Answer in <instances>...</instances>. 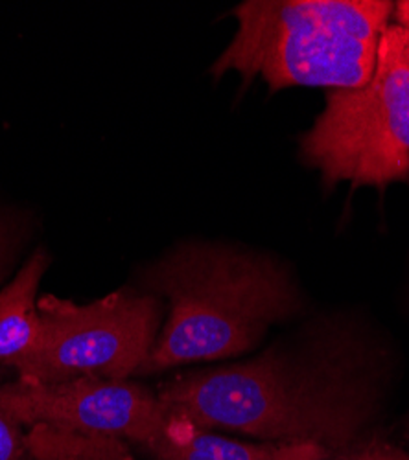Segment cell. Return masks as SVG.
I'll use <instances>...</instances> for the list:
<instances>
[{"label": "cell", "instance_id": "1", "mask_svg": "<svg viewBox=\"0 0 409 460\" xmlns=\"http://www.w3.org/2000/svg\"><path fill=\"white\" fill-rule=\"evenodd\" d=\"M168 414L258 442L347 447L367 424V383L343 356L273 347L249 361L182 374L157 393Z\"/></svg>", "mask_w": 409, "mask_h": 460}, {"label": "cell", "instance_id": "2", "mask_svg": "<svg viewBox=\"0 0 409 460\" xmlns=\"http://www.w3.org/2000/svg\"><path fill=\"white\" fill-rule=\"evenodd\" d=\"M138 284L168 304L138 376L247 354L303 304L289 271L275 258L212 242L175 245L144 267Z\"/></svg>", "mask_w": 409, "mask_h": 460}, {"label": "cell", "instance_id": "3", "mask_svg": "<svg viewBox=\"0 0 409 460\" xmlns=\"http://www.w3.org/2000/svg\"><path fill=\"white\" fill-rule=\"evenodd\" d=\"M387 0H247L235 8L236 31L214 61L216 80L240 74L270 93L289 87L360 89L373 78L389 26Z\"/></svg>", "mask_w": 409, "mask_h": 460}, {"label": "cell", "instance_id": "4", "mask_svg": "<svg viewBox=\"0 0 409 460\" xmlns=\"http://www.w3.org/2000/svg\"><path fill=\"white\" fill-rule=\"evenodd\" d=\"M301 157L328 186L384 191L409 181V30L386 28L367 85L326 93Z\"/></svg>", "mask_w": 409, "mask_h": 460}, {"label": "cell", "instance_id": "5", "mask_svg": "<svg viewBox=\"0 0 409 460\" xmlns=\"http://www.w3.org/2000/svg\"><path fill=\"white\" fill-rule=\"evenodd\" d=\"M41 337L15 368L19 379L61 383L78 377L131 379L150 358L163 324V302L122 288L87 304L40 296Z\"/></svg>", "mask_w": 409, "mask_h": 460}, {"label": "cell", "instance_id": "6", "mask_svg": "<svg viewBox=\"0 0 409 460\" xmlns=\"http://www.w3.org/2000/svg\"><path fill=\"white\" fill-rule=\"evenodd\" d=\"M0 407L22 429H52L115 437L135 447L156 435L168 411L152 393L131 379L78 377L61 383L13 379L0 385Z\"/></svg>", "mask_w": 409, "mask_h": 460}, {"label": "cell", "instance_id": "7", "mask_svg": "<svg viewBox=\"0 0 409 460\" xmlns=\"http://www.w3.org/2000/svg\"><path fill=\"white\" fill-rule=\"evenodd\" d=\"M131 449L152 460H326L330 455L314 442L235 440L172 414L156 435Z\"/></svg>", "mask_w": 409, "mask_h": 460}, {"label": "cell", "instance_id": "8", "mask_svg": "<svg viewBox=\"0 0 409 460\" xmlns=\"http://www.w3.org/2000/svg\"><path fill=\"white\" fill-rule=\"evenodd\" d=\"M52 256L45 245L35 247L15 277L0 289V367L17 368L41 337L40 286Z\"/></svg>", "mask_w": 409, "mask_h": 460}, {"label": "cell", "instance_id": "9", "mask_svg": "<svg viewBox=\"0 0 409 460\" xmlns=\"http://www.w3.org/2000/svg\"><path fill=\"white\" fill-rule=\"evenodd\" d=\"M31 460H137L129 444L115 437L80 435L47 426L26 429Z\"/></svg>", "mask_w": 409, "mask_h": 460}, {"label": "cell", "instance_id": "10", "mask_svg": "<svg viewBox=\"0 0 409 460\" xmlns=\"http://www.w3.org/2000/svg\"><path fill=\"white\" fill-rule=\"evenodd\" d=\"M31 228L26 210L0 201V286L17 267L31 236Z\"/></svg>", "mask_w": 409, "mask_h": 460}, {"label": "cell", "instance_id": "11", "mask_svg": "<svg viewBox=\"0 0 409 460\" xmlns=\"http://www.w3.org/2000/svg\"><path fill=\"white\" fill-rule=\"evenodd\" d=\"M0 460H31L26 446V429L0 407Z\"/></svg>", "mask_w": 409, "mask_h": 460}, {"label": "cell", "instance_id": "12", "mask_svg": "<svg viewBox=\"0 0 409 460\" xmlns=\"http://www.w3.org/2000/svg\"><path fill=\"white\" fill-rule=\"evenodd\" d=\"M398 449L391 446H369L367 449L351 456V460H396Z\"/></svg>", "mask_w": 409, "mask_h": 460}, {"label": "cell", "instance_id": "13", "mask_svg": "<svg viewBox=\"0 0 409 460\" xmlns=\"http://www.w3.org/2000/svg\"><path fill=\"white\" fill-rule=\"evenodd\" d=\"M393 15L396 21V26L409 30V0H400L393 6Z\"/></svg>", "mask_w": 409, "mask_h": 460}, {"label": "cell", "instance_id": "14", "mask_svg": "<svg viewBox=\"0 0 409 460\" xmlns=\"http://www.w3.org/2000/svg\"><path fill=\"white\" fill-rule=\"evenodd\" d=\"M396 460H409V455H407V453H404V451H400V449H398V456H396Z\"/></svg>", "mask_w": 409, "mask_h": 460}]
</instances>
